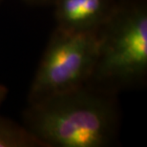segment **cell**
I'll return each mask as SVG.
<instances>
[{"label": "cell", "instance_id": "obj_1", "mask_svg": "<svg viewBox=\"0 0 147 147\" xmlns=\"http://www.w3.org/2000/svg\"><path fill=\"white\" fill-rule=\"evenodd\" d=\"M116 93L89 83L31 103L24 125L47 147H106L119 128Z\"/></svg>", "mask_w": 147, "mask_h": 147}, {"label": "cell", "instance_id": "obj_2", "mask_svg": "<svg viewBox=\"0 0 147 147\" xmlns=\"http://www.w3.org/2000/svg\"><path fill=\"white\" fill-rule=\"evenodd\" d=\"M147 74L145 0H119L98 33V55L88 83L112 93L142 84Z\"/></svg>", "mask_w": 147, "mask_h": 147}, {"label": "cell", "instance_id": "obj_3", "mask_svg": "<svg viewBox=\"0 0 147 147\" xmlns=\"http://www.w3.org/2000/svg\"><path fill=\"white\" fill-rule=\"evenodd\" d=\"M98 55V34L55 29L30 87L29 104L70 92L89 82Z\"/></svg>", "mask_w": 147, "mask_h": 147}, {"label": "cell", "instance_id": "obj_4", "mask_svg": "<svg viewBox=\"0 0 147 147\" xmlns=\"http://www.w3.org/2000/svg\"><path fill=\"white\" fill-rule=\"evenodd\" d=\"M119 0H57V29L71 34H98Z\"/></svg>", "mask_w": 147, "mask_h": 147}, {"label": "cell", "instance_id": "obj_5", "mask_svg": "<svg viewBox=\"0 0 147 147\" xmlns=\"http://www.w3.org/2000/svg\"><path fill=\"white\" fill-rule=\"evenodd\" d=\"M0 147H47L26 126L0 116Z\"/></svg>", "mask_w": 147, "mask_h": 147}, {"label": "cell", "instance_id": "obj_6", "mask_svg": "<svg viewBox=\"0 0 147 147\" xmlns=\"http://www.w3.org/2000/svg\"><path fill=\"white\" fill-rule=\"evenodd\" d=\"M24 1L31 3V4H37V5H43V4H53L54 5L57 0H24Z\"/></svg>", "mask_w": 147, "mask_h": 147}, {"label": "cell", "instance_id": "obj_7", "mask_svg": "<svg viewBox=\"0 0 147 147\" xmlns=\"http://www.w3.org/2000/svg\"><path fill=\"white\" fill-rule=\"evenodd\" d=\"M7 92H8L7 88L0 84V105H1V103H2L3 101H4V99L6 98Z\"/></svg>", "mask_w": 147, "mask_h": 147}]
</instances>
